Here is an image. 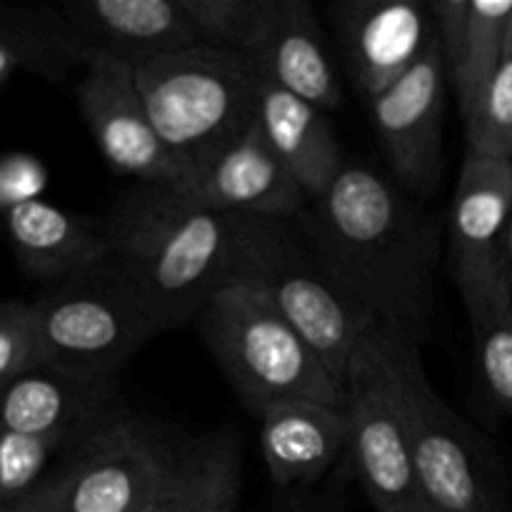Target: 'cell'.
<instances>
[{
    "label": "cell",
    "mask_w": 512,
    "mask_h": 512,
    "mask_svg": "<svg viewBox=\"0 0 512 512\" xmlns=\"http://www.w3.org/2000/svg\"><path fill=\"white\" fill-rule=\"evenodd\" d=\"M300 215L325 273L375 323L418 340L433 313L438 233L413 198L370 165L345 163Z\"/></svg>",
    "instance_id": "cell-1"
},
{
    "label": "cell",
    "mask_w": 512,
    "mask_h": 512,
    "mask_svg": "<svg viewBox=\"0 0 512 512\" xmlns=\"http://www.w3.org/2000/svg\"><path fill=\"white\" fill-rule=\"evenodd\" d=\"M110 258L123 268L163 330L198 318L230 283L238 215L193 205L173 188L140 185L103 223Z\"/></svg>",
    "instance_id": "cell-2"
},
{
    "label": "cell",
    "mask_w": 512,
    "mask_h": 512,
    "mask_svg": "<svg viewBox=\"0 0 512 512\" xmlns=\"http://www.w3.org/2000/svg\"><path fill=\"white\" fill-rule=\"evenodd\" d=\"M133 68L150 120L178 165L180 185L255 123L260 75L248 55L195 43Z\"/></svg>",
    "instance_id": "cell-3"
},
{
    "label": "cell",
    "mask_w": 512,
    "mask_h": 512,
    "mask_svg": "<svg viewBox=\"0 0 512 512\" xmlns=\"http://www.w3.org/2000/svg\"><path fill=\"white\" fill-rule=\"evenodd\" d=\"M290 220L238 215L230 283L263 295L320 355L345 393V375L360 338L375 323L318 263Z\"/></svg>",
    "instance_id": "cell-4"
},
{
    "label": "cell",
    "mask_w": 512,
    "mask_h": 512,
    "mask_svg": "<svg viewBox=\"0 0 512 512\" xmlns=\"http://www.w3.org/2000/svg\"><path fill=\"white\" fill-rule=\"evenodd\" d=\"M205 345L240 398L260 413L285 400L345 408V393L320 355L253 288L228 283L195 318Z\"/></svg>",
    "instance_id": "cell-5"
},
{
    "label": "cell",
    "mask_w": 512,
    "mask_h": 512,
    "mask_svg": "<svg viewBox=\"0 0 512 512\" xmlns=\"http://www.w3.org/2000/svg\"><path fill=\"white\" fill-rule=\"evenodd\" d=\"M43 368L113 383L148 340L163 333L150 305L113 258L35 300Z\"/></svg>",
    "instance_id": "cell-6"
},
{
    "label": "cell",
    "mask_w": 512,
    "mask_h": 512,
    "mask_svg": "<svg viewBox=\"0 0 512 512\" xmlns=\"http://www.w3.org/2000/svg\"><path fill=\"white\" fill-rule=\"evenodd\" d=\"M348 460L375 512H420L418 475L400 370V330L370 325L345 375Z\"/></svg>",
    "instance_id": "cell-7"
},
{
    "label": "cell",
    "mask_w": 512,
    "mask_h": 512,
    "mask_svg": "<svg viewBox=\"0 0 512 512\" xmlns=\"http://www.w3.org/2000/svg\"><path fill=\"white\" fill-rule=\"evenodd\" d=\"M400 370L420 498L440 512H505L498 453L430 383L418 340L400 333Z\"/></svg>",
    "instance_id": "cell-8"
},
{
    "label": "cell",
    "mask_w": 512,
    "mask_h": 512,
    "mask_svg": "<svg viewBox=\"0 0 512 512\" xmlns=\"http://www.w3.org/2000/svg\"><path fill=\"white\" fill-rule=\"evenodd\" d=\"M65 465V512H148L168 488L175 450L140 420L115 415L80 435Z\"/></svg>",
    "instance_id": "cell-9"
},
{
    "label": "cell",
    "mask_w": 512,
    "mask_h": 512,
    "mask_svg": "<svg viewBox=\"0 0 512 512\" xmlns=\"http://www.w3.org/2000/svg\"><path fill=\"white\" fill-rule=\"evenodd\" d=\"M75 98L100 155L115 173L140 185L178 188L180 170L150 120L133 65L93 58L80 70Z\"/></svg>",
    "instance_id": "cell-10"
},
{
    "label": "cell",
    "mask_w": 512,
    "mask_h": 512,
    "mask_svg": "<svg viewBox=\"0 0 512 512\" xmlns=\"http://www.w3.org/2000/svg\"><path fill=\"white\" fill-rule=\"evenodd\" d=\"M445 80L443 48L433 33L423 58L398 83L370 100L390 173L408 195H428L440 178Z\"/></svg>",
    "instance_id": "cell-11"
},
{
    "label": "cell",
    "mask_w": 512,
    "mask_h": 512,
    "mask_svg": "<svg viewBox=\"0 0 512 512\" xmlns=\"http://www.w3.org/2000/svg\"><path fill=\"white\" fill-rule=\"evenodd\" d=\"M512 218L510 158L465 155L450 208V253L465 308L505 295L503 243Z\"/></svg>",
    "instance_id": "cell-12"
},
{
    "label": "cell",
    "mask_w": 512,
    "mask_h": 512,
    "mask_svg": "<svg viewBox=\"0 0 512 512\" xmlns=\"http://www.w3.org/2000/svg\"><path fill=\"white\" fill-rule=\"evenodd\" d=\"M50 10L80 70L93 58L138 65L198 43L180 0H78Z\"/></svg>",
    "instance_id": "cell-13"
},
{
    "label": "cell",
    "mask_w": 512,
    "mask_h": 512,
    "mask_svg": "<svg viewBox=\"0 0 512 512\" xmlns=\"http://www.w3.org/2000/svg\"><path fill=\"white\" fill-rule=\"evenodd\" d=\"M173 190L198 208L225 215L293 220L308 208L303 188L273 153L258 123Z\"/></svg>",
    "instance_id": "cell-14"
},
{
    "label": "cell",
    "mask_w": 512,
    "mask_h": 512,
    "mask_svg": "<svg viewBox=\"0 0 512 512\" xmlns=\"http://www.w3.org/2000/svg\"><path fill=\"white\" fill-rule=\"evenodd\" d=\"M338 15L350 68L368 100L398 83L435 33L430 3L415 0H360L340 5Z\"/></svg>",
    "instance_id": "cell-15"
},
{
    "label": "cell",
    "mask_w": 512,
    "mask_h": 512,
    "mask_svg": "<svg viewBox=\"0 0 512 512\" xmlns=\"http://www.w3.org/2000/svg\"><path fill=\"white\" fill-rule=\"evenodd\" d=\"M260 453L278 490H308L323 483L348 455L345 408L285 400L260 410Z\"/></svg>",
    "instance_id": "cell-16"
},
{
    "label": "cell",
    "mask_w": 512,
    "mask_h": 512,
    "mask_svg": "<svg viewBox=\"0 0 512 512\" xmlns=\"http://www.w3.org/2000/svg\"><path fill=\"white\" fill-rule=\"evenodd\" d=\"M430 13L460 115L468 123L503 60L512 0H433Z\"/></svg>",
    "instance_id": "cell-17"
},
{
    "label": "cell",
    "mask_w": 512,
    "mask_h": 512,
    "mask_svg": "<svg viewBox=\"0 0 512 512\" xmlns=\"http://www.w3.org/2000/svg\"><path fill=\"white\" fill-rule=\"evenodd\" d=\"M263 80L298 95L323 113L343 103L338 73L308 0H275L268 30L250 55Z\"/></svg>",
    "instance_id": "cell-18"
},
{
    "label": "cell",
    "mask_w": 512,
    "mask_h": 512,
    "mask_svg": "<svg viewBox=\"0 0 512 512\" xmlns=\"http://www.w3.org/2000/svg\"><path fill=\"white\" fill-rule=\"evenodd\" d=\"M255 123L280 163L303 188L308 203L320 198L348 163L328 113L263 78Z\"/></svg>",
    "instance_id": "cell-19"
},
{
    "label": "cell",
    "mask_w": 512,
    "mask_h": 512,
    "mask_svg": "<svg viewBox=\"0 0 512 512\" xmlns=\"http://www.w3.org/2000/svg\"><path fill=\"white\" fill-rule=\"evenodd\" d=\"M20 268L40 280H70L110 258L103 223L68 213L45 200L3 213Z\"/></svg>",
    "instance_id": "cell-20"
},
{
    "label": "cell",
    "mask_w": 512,
    "mask_h": 512,
    "mask_svg": "<svg viewBox=\"0 0 512 512\" xmlns=\"http://www.w3.org/2000/svg\"><path fill=\"white\" fill-rule=\"evenodd\" d=\"M110 383H88L50 368L20 375L0 388V428L68 440L103 420Z\"/></svg>",
    "instance_id": "cell-21"
},
{
    "label": "cell",
    "mask_w": 512,
    "mask_h": 512,
    "mask_svg": "<svg viewBox=\"0 0 512 512\" xmlns=\"http://www.w3.org/2000/svg\"><path fill=\"white\" fill-rule=\"evenodd\" d=\"M243 485V453L233 430L203 435L175 450L165 512H235Z\"/></svg>",
    "instance_id": "cell-22"
},
{
    "label": "cell",
    "mask_w": 512,
    "mask_h": 512,
    "mask_svg": "<svg viewBox=\"0 0 512 512\" xmlns=\"http://www.w3.org/2000/svg\"><path fill=\"white\" fill-rule=\"evenodd\" d=\"M198 43L253 55L268 30L275 0H180Z\"/></svg>",
    "instance_id": "cell-23"
},
{
    "label": "cell",
    "mask_w": 512,
    "mask_h": 512,
    "mask_svg": "<svg viewBox=\"0 0 512 512\" xmlns=\"http://www.w3.org/2000/svg\"><path fill=\"white\" fill-rule=\"evenodd\" d=\"M465 310L485 388L500 408L512 413V308L508 293Z\"/></svg>",
    "instance_id": "cell-24"
},
{
    "label": "cell",
    "mask_w": 512,
    "mask_h": 512,
    "mask_svg": "<svg viewBox=\"0 0 512 512\" xmlns=\"http://www.w3.org/2000/svg\"><path fill=\"white\" fill-rule=\"evenodd\" d=\"M470 153L510 158L512 153V18L505 53L480 100L473 118L465 123Z\"/></svg>",
    "instance_id": "cell-25"
},
{
    "label": "cell",
    "mask_w": 512,
    "mask_h": 512,
    "mask_svg": "<svg viewBox=\"0 0 512 512\" xmlns=\"http://www.w3.org/2000/svg\"><path fill=\"white\" fill-rule=\"evenodd\" d=\"M63 443L60 438H38L0 428V505L43 483L45 468Z\"/></svg>",
    "instance_id": "cell-26"
},
{
    "label": "cell",
    "mask_w": 512,
    "mask_h": 512,
    "mask_svg": "<svg viewBox=\"0 0 512 512\" xmlns=\"http://www.w3.org/2000/svg\"><path fill=\"white\" fill-rule=\"evenodd\" d=\"M43 368L33 303H0V388Z\"/></svg>",
    "instance_id": "cell-27"
},
{
    "label": "cell",
    "mask_w": 512,
    "mask_h": 512,
    "mask_svg": "<svg viewBox=\"0 0 512 512\" xmlns=\"http://www.w3.org/2000/svg\"><path fill=\"white\" fill-rule=\"evenodd\" d=\"M45 185H48V170L35 155H0V213L40 200Z\"/></svg>",
    "instance_id": "cell-28"
},
{
    "label": "cell",
    "mask_w": 512,
    "mask_h": 512,
    "mask_svg": "<svg viewBox=\"0 0 512 512\" xmlns=\"http://www.w3.org/2000/svg\"><path fill=\"white\" fill-rule=\"evenodd\" d=\"M348 480L355 478L348 460H343L340 463V473L325 488L290 490V493H285V498L280 503H275L273 512H345V500H348L345 488H348Z\"/></svg>",
    "instance_id": "cell-29"
},
{
    "label": "cell",
    "mask_w": 512,
    "mask_h": 512,
    "mask_svg": "<svg viewBox=\"0 0 512 512\" xmlns=\"http://www.w3.org/2000/svg\"><path fill=\"white\" fill-rule=\"evenodd\" d=\"M70 488V470L68 465L58 470V473L43 478V483L35 485L20 498L10 500V503L0 505V512H65V500H68Z\"/></svg>",
    "instance_id": "cell-30"
},
{
    "label": "cell",
    "mask_w": 512,
    "mask_h": 512,
    "mask_svg": "<svg viewBox=\"0 0 512 512\" xmlns=\"http://www.w3.org/2000/svg\"><path fill=\"white\" fill-rule=\"evenodd\" d=\"M503 280H505V290H508V300L512 308V218H510L508 233H505V243H503Z\"/></svg>",
    "instance_id": "cell-31"
},
{
    "label": "cell",
    "mask_w": 512,
    "mask_h": 512,
    "mask_svg": "<svg viewBox=\"0 0 512 512\" xmlns=\"http://www.w3.org/2000/svg\"><path fill=\"white\" fill-rule=\"evenodd\" d=\"M148 512H165V493H163V498H160L158 503H155L153 508H150Z\"/></svg>",
    "instance_id": "cell-32"
},
{
    "label": "cell",
    "mask_w": 512,
    "mask_h": 512,
    "mask_svg": "<svg viewBox=\"0 0 512 512\" xmlns=\"http://www.w3.org/2000/svg\"><path fill=\"white\" fill-rule=\"evenodd\" d=\"M420 512H440V510H435V508H430V505H425V503H423V508H420Z\"/></svg>",
    "instance_id": "cell-33"
},
{
    "label": "cell",
    "mask_w": 512,
    "mask_h": 512,
    "mask_svg": "<svg viewBox=\"0 0 512 512\" xmlns=\"http://www.w3.org/2000/svg\"><path fill=\"white\" fill-rule=\"evenodd\" d=\"M510 163H512V153H510Z\"/></svg>",
    "instance_id": "cell-34"
}]
</instances>
